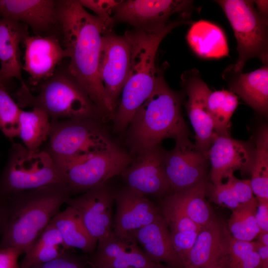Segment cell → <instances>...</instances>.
Returning <instances> with one entry per match:
<instances>
[{"label":"cell","instance_id":"cell-1","mask_svg":"<svg viewBox=\"0 0 268 268\" xmlns=\"http://www.w3.org/2000/svg\"><path fill=\"white\" fill-rule=\"evenodd\" d=\"M58 14L61 43L68 54V72L95 104L103 123L112 120L114 115L98 67L103 34L112 30L77 0H58Z\"/></svg>","mask_w":268,"mask_h":268},{"label":"cell","instance_id":"cell-2","mask_svg":"<svg viewBox=\"0 0 268 268\" xmlns=\"http://www.w3.org/2000/svg\"><path fill=\"white\" fill-rule=\"evenodd\" d=\"M191 23L190 20L179 17L157 32L149 33L133 29L125 33L131 46L130 67L112 120L115 133L122 134L128 129L135 113L152 94L163 73L155 64L163 39L175 28Z\"/></svg>","mask_w":268,"mask_h":268},{"label":"cell","instance_id":"cell-3","mask_svg":"<svg viewBox=\"0 0 268 268\" xmlns=\"http://www.w3.org/2000/svg\"><path fill=\"white\" fill-rule=\"evenodd\" d=\"M71 196L65 184H57L4 198L0 249L14 247L25 254Z\"/></svg>","mask_w":268,"mask_h":268},{"label":"cell","instance_id":"cell-4","mask_svg":"<svg viewBox=\"0 0 268 268\" xmlns=\"http://www.w3.org/2000/svg\"><path fill=\"white\" fill-rule=\"evenodd\" d=\"M180 95L170 88L163 73L150 96L140 106L128 127L127 143L133 157L159 145L164 139L189 138L181 112Z\"/></svg>","mask_w":268,"mask_h":268},{"label":"cell","instance_id":"cell-5","mask_svg":"<svg viewBox=\"0 0 268 268\" xmlns=\"http://www.w3.org/2000/svg\"><path fill=\"white\" fill-rule=\"evenodd\" d=\"M38 85L35 94L27 85L20 86L15 94L19 106L40 109L51 120L94 118L103 122L97 107L67 67L57 68L51 77Z\"/></svg>","mask_w":268,"mask_h":268},{"label":"cell","instance_id":"cell-6","mask_svg":"<svg viewBox=\"0 0 268 268\" xmlns=\"http://www.w3.org/2000/svg\"><path fill=\"white\" fill-rule=\"evenodd\" d=\"M57 184H65L53 158L45 150L30 151L12 142L0 176V196L8 197L20 192Z\"/></svg>","mask_w":268,"mask_h":268},{"label":"cell","instance_id":"cell-7","mask_svg":"<svg viewBox=\"0 0 268 268\" xmlns=\"http://www.w3.org/2000/svg\"><path fill=\"white\" fill-rule=\"evenodd\" d=\"M102 124L94 118L50 120L49 145L45 150L56 161L119 147Z\"/></svg>","mask_w":268,"mask_h":268},{"label":"cell","instance_id":"cell-8","mask_svg":"<svg viewBox=\"0 0 268 268\" xmlns=\"http://www.w3.org/2000/svg\"><path fill=\"white\" fill-rule=\"evenodd\" d=\"M224 11L237 40L238 57L231 65L236 71L242 72L250 59H259L265 65L268 63V20L257 11L254 0H216Z\"/></svg>","mask_w":268,"mask_h":268},{"label":"cell","instance_id":"cell-9","mask_svg":"<svg viewBox=\"0 0 268 268\" xmlns=\"http://www.w3.org/2000/svg\"><path fill=\"white\" fill-rule=\"evenodd\" d=\"M133 157L121 148L55 161L71 196L82 194L120 175Z\"/></svg>","mask_w":268,"mask_h":268},{"label":"cell","instance_id":"cell-10","mask_svg":"<svg viewBox=\"0 0 268 268\" xmlns=\"http://www.w3.org/2000/svg\"><path fill=\"white\" fill-rule=\"evenodd\" d=\"M194 9L192 0H123L113 19L114 23H125L134 29L152 33L165 27L175 14L190 17Z\"/></svg>","mask_w":268,"mask_h":268},{"label":"cell","instance_id":"cell-11","mask_svg":"<svg viewBox=\"0 0 268 268\" xmlns=\"http://www.w3.org/2000/svg\"><path fill=\"white\" fill-rule=\"evenodd\" d=\"M130 62L131 46L126 34L117 35L113 30L104 33L98 71L113 115L128 76Z\"/></svg>","mask_w":268,"mask_h":268},{"label":"cell","instance_id":"cell-12","mask_svg":"<svg viewBox=\"0 0 268 268\" xmlns=\"http://www.w3.org/2000/svg\"><path fill=\"white\" fill-rule=\"evenodd\" d=\"M165 152L159 144L133 157L120 174L126 187L146 197L164 198L171 194L164 170Z\"/></svg>","mask_w":268,"mask_h":268},{"label":"cell","instance_id":"cell-13","mask_svg":"<svg viewBox=\"0 0 268 268\" xmlns=\"http://www.w3.org/2000/svg\"><path fill=\"white\" fill-rule=\"evenodd\" d=\"M181 79L187 96L185 107L195 133V145L206 154L218 136L207 107L211 90L197 69L184 71Z\"/></svg>","mask_w":268,"mask_h":268},{"label":"cell","instance_id":"cell-14","mask_svg":"<svg viewBox=\"0 0 268 268\" xmlns=\"http://www.w3.org/2000/svg\"><path fill=\"white\" fill-rule=\"evenodd\" d=\"M208 159L189 138L177 141L166 151L164 170L172 192L194 186L206 179Z\"/></svg>","mask_w":268,"mask_h":268},{"label":"cell","instance_id":"cell-15","mask_svg":"<svg viewBox=\"0 0 268 268\" xmlns=\"http://www.w3.org/2000/svg\"><path fill=\"white\" fill-rule=\"evenodd\" d=\"M114 191L106 183L70 197L66 203L77 211L85 228L97 242L112 232Z\"/></svg>","mask_w":268,"mask_h":268},{"label":"cell","instance_id":"cell-16","mask_svg":"<svg viewBox=\"0 0 268 268\" xmlns=\"http://www.w3.org/2000/svg\"><path fill=\"white\" fill-rule=\"evenodd\" d=\"M88 261L91 268H159L143 252L132 234L119 236L112 232L97 242L96 249Z\"/></svg>","mask_w":268,"mask_h":268},{"label":"cell","instance_id":"cell-17","mask_svg":"<svg viewBox=\"0 0 268 268\" xmlns=\"http://www.w3.org/2000/svg\"><path fill=\"white\" fill-rule=\"evenodd\" d=\"M254 154L255 150L246 142L229 134L218 135L206 152L211 165V183H222L237 170L242 175L250 174Z\"/></svg>","mask_w":268,"mask_h":268},{"label":"cell","instance_id":"cell-18","mask_svg":"<svg viewBox=\"0 0 268 268\" xmlns=\"http://www.w3.org/2000/svg\"><path fill=\"white\" fill-rule=\"evenodd\" d=\"M25 52L22 69L29 82L37 86L51 77L61 62L68 58L67 51L55 35L28 36L23 42Z\"/></svg>","mask_w":268,"mask_h":268},{"label":"cell","instance_id":"cell-19","mask_svg":"<svg viewBox=\"0 0 268 268\" xmlns=\"http://www.w3.org/2000/svg\"><path fill=\"white\" fill-rule=\"evenodd\" d=\"M232 236L223 221L213 218L201 227L184 268L227 266Z\"/></svg>","mask_w":268,"mask_h":268},{"label":"cell","instance_id":"cell-20","mask_svg":"<svg viewBox=\"0 0 268 268\" xmlns=\"http://www.w3.org/2000/svg\"><path fill=\"white\" fill-rule=\"evenodd\" d=\"M114 200L116 211L112 231L119 236H128L162 216L161 209L147 197L126 186L114 191Z\"/></svg>","mask_w":268,"mask_h":268},{"label":"cell","instance_id":"cell-21","mask_svg":"<svg viewBox=\"0 0 268 268\" xmlns=\"http://www.w3.org/2000/svg\"><path fill=\"white\" fill-rule=\"evenodd\" d=\"M0 18L21 22L35 35H52L54 30L59 31L58 0H0Z\"/></svg>","mask_w":268,"mask_h":268},{"label":"cell","instance_id":"cell-22","mask_svg":"<svg viewBox=\"0 0 268 268\" xmlns=\"http://www.w3.org/2000/svg\"><path fill=\"white\" fill-rule=\"evenodd\" d=\"M29 35L28 27L19 21L0 18V79L5 82L15 78L26 85L21 70L20 45Z\"/></svg>","mask_w":268,"mask_h":268},{"label":"cell","instance_id":"cell-23","mask_svg":"<svg viewBox=\"0 0 268 268\" xmlns=\"http://www.w3.org/2000/svg\"><path fill=\"white\" fill-rule=\"evenodd\" d=\"M131 234L147 257L153 262L171 268H184L172 243L169 230L163 215L152 223Z\"/></svg>","mask_w":268,"mask_h":268},{"label":"cell","instance_id":"cell-24","mask_svg":"<svg viewBox=\"0 0 268 268\" xmlns=\"http://www.w3.org/2000/svg\"><path fill=\"white\" fill-rule=\"evenodd\" d=\"M231 91L237 93L250 106L265 116L268 111V67L249 73L235 71L226 67L222 74Z\"/></svg>","mask_w":268,"mask_h":268},{"label":"cell","instance_id":"cell-25","mask_svg":"<svg viewBox=\"0 0 268 268\" xmlns=\"http://www.w3.org/2000/svg\"><path fill=\"white\" fill-rule=\"evenodd\" d=\"M161 210L168 225L173 247L185 267L201 226L180 209L166 203L162 202Z\"/></svg>","mask_w":268,"mask_h":268},{"label":"cell","instance_id":"cell-26","mask_svg":"<svg viewBox=\"0 0 268 268\" xmlns=\"http://www.w3.org/2000/svg\"><path fill=\"white\" fill-rule=\"evenodd\" d=\"M187 40L194 52L203 58H220L229 53L224 32L207 21L194 23L188 32Z\"/></svg>","mask_w":268,"mask_h":268},{"label":"cell","instance_id":"cell-27","mask_svg":"<svg viewBox=\"0 0 268 268\" xmlns=\"http://www.w3.org/2000/svg\"><path fill=\"white\" fill-rule=\"evenodd\" d=\"M207 184L206 179L194 186L170 194L163 198L162 202L180 209L202 227L214 218L205 199Z\"/></svg>","mask_w":268,"mask_h":268},{"label":"cell","instance_id":"cell-28","mask_svg":"<svg viewBox=\"0 0 268 268\" xmlns=\"http://www.w3.org/2000/svg\"><path fill=\"white\" fill-rule=\"evenodd\" d=\"M50 224L60 232L64 249L77 248L87 254L95 251L97 241L88 233L77 211L68 206L50 221Z\"/></svg>","mask_w":268,"mask_h":268},{"label":"cell","instance_id":"cell-29","mask_svg":"<svg viewBox=\"0 0 268 268\" xmlns=\"http://www.w3.org/2000/svg\"><path fill=\"white\" fill-rule=\"evenodd\" d=\"M206 192L212 201L231 210L255 198L250 180L239 179L234 174L228 176L225 183L208 184Z\"/></svg>","mask_w":268,"mask_h":268},{"label":"cell","instance_id":"cell-30","mask_svg":"<svg viewBox=\"0 0 268 268\" xmlns=\"http://www.w3.org/2000/svg\"><path fill=\"white\" fill-rule=\"evenodd\" d=\"M65 251L59 231L49 224L25 254L19 264L20 268H29L51 261Z\"/></svg>","mask_w":268,"mask_h":268},{"label":"cell","instance_id":"cell-31","mask_svg":"<svg viewBox=\"0 0 268 268\" xmlns=\"http://www.w3.org/2000/svg\"><path fill=\"white\" fill-rule=\"evenodd\" d=\"M50 119L47 114L40 109L34 108L30 111L21 110L18 136L29 150H39L40 146L48 139Z\"/></svg>","mask_w":268,"mask_h":268},{"label":"cell","instance_id":"cell-32","mask_svg":"<svg viewBox=\"0 0 268 268\" xmlns=\"http://www.w3.org/2000/svg\"><path fill=\"white\" fill-rule=\"evenodd\" d=\"M250 174L251 188L257 201H268V129L266 126L260 129L257 135Z\"/></svg>","mask_w":268,"mask_h":268},{"label":"cell","instance_id":"cell-33","mask_svg":"<svg viewBox=\"0 0 268 268\" xmlns=\"http://www.w3.org/2000/svg\"><path fill=\"white\" fill-rule=\"evenodd\" d=\"M258 205V201L255 198L232 209L227 226L233 238L248 242L257 238L261 231L256 219Z\"/></svg>","mask_w":268,"mask_h":268},{"label":"cell","instance_id":"cell-34","mask_svg":"<svg viewBox=\"0 0 268 268\" xmlns=\"http://www.w3.org/2000/svg\"><path fill=\"white\" fill-rule=\"evenodd\" d=\"M238 104V97L231 91L222 90L210 92L207 107L218 135L229 134L230 119Z\"/></svg>","mask_w":268,"mask_h":268},{"label":"cell","instance_id":"cell-35","mask_svg":"<svg viewBox=\"0 0 268 268\" xmlns=\"http://www.w3.org/2000/svg\"><path fill=\"white\" fill-rule=\"evenodd\" d=\"M21 111L9 94L4 82L0 80V130L9 139L18 136Z\"/></svg>","mask_w":268,"mask_h":268},{"label":"cell","instance_id":"cell-36","mask_svg":"<svg viewBox=\"0 0 268 268\" xmlns=\"http://www.w3.org/2000/svg\"><path fill=\"white\" fill-rule=\"evenodd\" d=\"M83 7H86L95 14L96 16L103 20L111 30L113 29L114 22L113 16L115 10L123 0H79Z\"/></svg>","mask_w":268,"mask_h":268},{"label":"cell","instance_id":"cell-37","mask_svg":"<svg viewBox=\"0 0 268 268\" xmlns=\"http://www.w3.org/2000/svg\"><path fill=\"white\" fill-rule=\"evenodd\" d=\"M87 261L66 250L57 258L29 268H86Z\"/></svg>","mask_w":268,"mask_h":268},{"label":"cell","instance_id":"cell-38","mask_svg":"<svg viewBox=\"0 0 268 268\" xmlns=\"http://www.w3.org/2000/svg\"><path fill=\"white\" fill-rule=\"evenodd\" d=\"M22 254L14 247L0 249V268H20L18 259Z\"/></svg>","mask_w":268,"mask_h":268},{"label":"cell","instance_id":"cell-39","mask_svg":"<svg viewBox=\"0 0 268 268\" xmlns=\"http://www.w3.org/2000/svg\"><path fill=\"white\" fill-rule=\"evenodd\" d=\"M256 219L261 231H268V201H258Z\"/></svg>","mask_w":268,"mask_h":268},{"label":"cell","instance_id":"cell-40","mask_svg":"<svg viewBox=\"0 0 268 268\" xmlns=\"http://www.w3.org/2000/svg\"><path fill=\"white\" fill-rule=\"evenodd\" d=\"M254 242L255 251L259 256L263 268H268V246L262 245L257 241Z\"/></svg>","mask_w":268,"mask_h":268},{"label":"cell","instance_id":"cell-41","mask_svg":"<svg viewBox=\"0 0 268 268\" xmlns=\"http://www.w3.org/2000/svg\"><path fill=\"white\" fill-rule=\"evenodd\" d=\"M256 8L260 15L268 20V1L265 0H254Z\"/></svg>","mask_w":268,"mask_h":268},{"label":"cell","instance_id":"cell-42","mask_svg":"<svg viewBox=\"0 0 268 268\" xmlns=\"http://www.w3.org/2000/svg\"><path fill=\"white\" fill-rule=\"evenodd\" d=\"M5 200L4 197L0 196V238L2 233L4 217H5Z\"/></svg>","mask_w":268,"mask_h":268},{"label":"cell","instance_id":"cell-43","mask_svg":"<svg viewBox=\"0 0 268 268\" xmlns=\"http://www.w3.org/2000/svg\"><path fill=\"white\" fill-rule=\"evenodd\" d=\"M257 238L259 243L268 246V231H261Z\"/></svg>","mask_w":268,"mask_h":268},{"label":"cell","instance_id":"cell-44","mask_svg":"<svg viewBox=\"0 0 268 268\" xmlns=\"http://www.w3.org/2000/svg\"><path fill=\"white\" fill-rule=\"evenodd\" d=\"M228 268V267L225 266H219L209 267V268Z\"/></svg>","mask_w":268,"mask_h":268},{"label":"cell","instance_id":"cell-45","mask_svg":"<svg viewBox=\"0 0 268 268\" xmlns=\"http://www.w3.org/2000/svg\"><path fill=\"white\" fill-rule=\"evenodd\" d=\"M136 268L129 267V268ZM171 268L167 267V266H166L165 265H163V266H162V267H161L160 268Z\"/></svg>","mask_w":268,"mask_h":268},{"label":"cell","instance_id":"cell-46","mask_svg":"<svg viewBox=\"0 0 268 268\" xmlns=\"http://www.w3.org/2000/svg\"><path fill=\"white\" fill-rule=\"evenodd\" d=\"M0 80H1L0 79Z\"/></svg>","mask_w":268,"mask_h":268}]
</instances>
